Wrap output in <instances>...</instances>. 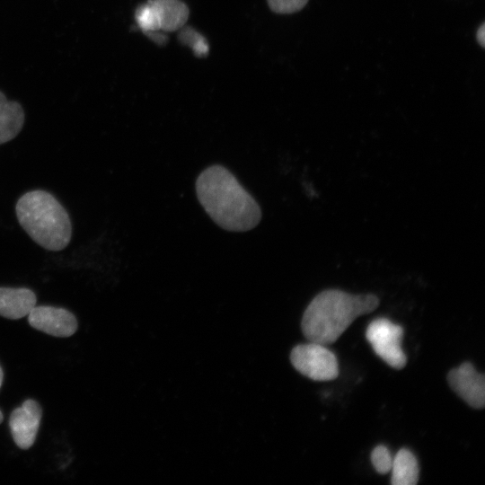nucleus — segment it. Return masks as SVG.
Segmentation results:
<instances>
[{"label":"nucleus","mask_w":485,"mask_h":485,"mask_svg":"<svg viewBox=\"0 0 485 485\" xmlns=\"http://www.w3.org/2000/svg\"><path fill=\"white\" fill-rule=\"evenodd\" d=\"M41 419L39 403L29 399L11 414L9 425L15 444L22 449H29L35 442Z\"/></svg>","instance_id":"nucleus-9"},{"label":"nucleus","mask_w":485,"mask_h":485,"mask_svg":"<svg viewBox=\"0 0 485 485\" xmlns=\"http://www.w3.org/2000/svg\"><path fill=\"white\" fill-rule=\"evenodd\" d=\"M196 192L207 215L225 230L245 232L260 221L258 203L224 166L205 169L196 181Z\"/></svg>","instance_id":"nucleus-1"},{"label":"nucleus","mask_w":485,"mask_h":485,"mask_svg":"<svg viewBox=\"0 0 485 485\" xmlns=\"http://www.w3.org/2000/svg\"><path fill=\"white\" fill-rule=\"evenodd\" d=\"M476 38L480 45L484 48L485 46V23L483 22L478 29Z\"/></svg>","instance_id":"nucleus-16"},{"label":"nucleus","mask_w":485,"mask_h":485,"mask_svg":"<svg viewBox=\"0 0 485 485\" xmlns=\"http://www.w3.org/2000/svg\"><path fill=\"white\" fill-rule=\"evenodd\" d=\"M3 377H4L3 370H2V367L0 366V387H1L2 383H3Z\"/></svg>","instance_id":"nucleus-17"},{"label":"nucleus","mask_w":485,"mask_h":485,"mask_svg":"<svg viewBox=\"0 0 485 485\" xmlns=\"http://www.w3.org/2000/svg\"><path fill=\"white\" fill-rule=\"evenodd\" d=\"M188 6L180 0H149L136 12V20L144 33L175 31L189 18Z\"/></svg>","instance_id":"nucleus-4"},{"label":"nucleus","mask_w":485,"mask_h":485,"mask_svg":"<svg viewBox=\"0 0 485 485\" xmlns=\"http://www.w3.org/2000/svg\"><path fill=\"white\" fill-rule=\"evenodd\" d=\"M451 389L469 406L482 409L485 404V375L470 362H463L447 375Z\"/></svg>","instance_id":"nucleus-7"},{"label":"nucleus","mask_w":485,"mask_h":485,"mask_svg":"<svg viewBox=\"0 0 485 485\" xmlns=\"http://www.w3.org/2000/svg\"><path fill=\"white\" fill-rule=\"evenodd\" d=\"M2 421H3V414H2V412H1V410H0V423H1Z\"/></svg>","instance_id":"nucleus-18"},{"label":"nucleus","mask_w":485,"mask_h":485,"mask_svg":"<svg viewBox=\"0 0 485 485\" xmlns=\"http://www.w3.org/2000/svg\"><path fill=\"white\" fill-rule=\"evenodd\" d=\"M28 320L34 329L55 337H69L77 330L75 315L64 308L35 305Z\"/></svg>","instance_id":"nucleus-8"},{"label":"nucleus","mask_w":485,"mask_h":485,"mask_svg":"<svg viewBox=\"0 0 485 485\" xmlns=\"http://www.w3.org/2000/svg\"><path fill=\"white\" fill-rule=\"evenodd\" d=\"M36 301L31 289L0 287V315L13 320L22 318L36 305Z\"/></svg>","instance_id":"nucleus-10"},{"label":"nucleus","mask_w":485,"mask_h":485,"mask_svg":"<svg viewBox=\"0 0 485 485\" xmlns=\"http://www.w3.org/2000/svg\"><path fill=\"white\" fill-rule=\"evenodd\" d=\"M290 360L299 373L314 381H330L339 375L338 359L326 345L312 341L297 345Z\"/></svg>","instance_id":"nucleus-5"},{"label":"nucleus","mask_w":485,"mask_h":485,"mask_svg":"<svg viewBox=\"0 0 485 485\" xmlns=\"http://www.w3.org/2000/svg\"><path fill=\"white\" fill-rule=\"evenodd\" d=\"M379 304L375 295H352L338 289L318 294L308 304L302 318V331L312 342H335L358 316L367 314Z\"/></svg>","instance_id":"nucleus-2"},{"label":"nucleus","mask_w":485,"mask_h":485,"mask_svg":"<svg viewBox=\"0 0 485 485\" xmlns=\"http://www.w3.org/2000/svg\"><path fill=\"white\" fill-rule=\"evenodd\" d=\"M15 212L24 231L44 249L57 251L68 245L72 236L69 216L49 192H26L18 199Z\"/></svg>","instance_id":"nucleus-3"},{"label":"nucleus","mask_w":485,"mask_h":485,"mask_svg":"<svg viewBox=\"0 0 485 485\" xmlns=\"http://www.w3.org/2000/svg\"><path fill=\"white\" fill-rule=\"evenodd\" d=\"M402 336V327L386 318L374 320L366 331V338L375 354L398 370L407 363V357L401 346Z\"/></svg>","instance_id":"nucleus-6"},{"label":"nucleus","mask_w":485,"mask_h":485,"mask_svg":"<svg viewBox=\"0 0 485 485\" xmlns=\"http://www.w3.org/2000/svg\"><path fill=\"white\" fill-rule=\"evenodd\" d=\"M392 485H415L419 481V468L417 458L407 448L400 449L392 463Z\"/></svg>","instance_id":"nucleus-12"},{"label":"nucleus","mask_w":485,"mask_h":485,"mask_svg":"<svg viewBox=\"0 0 485 485\" xmlns=\"http://www.w3.org/2000/svg\"><path fill=\"white\" fill-rule=\"evenodd\" d=\"M24 124V111L20 103L8 101L0 92V145L14 138Z\"/></svg>","instance_id":"nucleus-11"},{"label":"nucleus","mask_w":485,"mask_h":485,"mask_svg":"<svg viewBox=\"0 0 485 485\" xmlns=\"http://www.w3.org/2000/svg\"><path fill=\"white\" fill-rule=\"evenodd\" d=\"M371 462L378 473L384 474L391 471L392 457L385 445H379L371 453Z\"/></svg>","instance_id":"nucleus-14"},{"label":"nucleus","mask_w":485,"mask_h":485,"mask_svg":"<svg viewBox=\"0 0 485 485\" xmlns=\"http://www.w3.org/2000/svg\"><path fill=\"white\" fill-rule=\"evenodd\" d=\"M308 0H268L270 9L277 13H293L300 11Z\"/></svg>","instance_id":"nucleus-15"},{"label":"nucleus","mask_w":485,"mask_h":485,"mask_svg":"<svg viewBox=\"0 0 485 485\" xmlns=\"http://www.w3.org/2000/svg\"><path fill=\"white\" fill-rule=\"evenodd\" d=\"M180 40L190 45L198 57H204L208 52V45L205 39L191 28H185L180 33Z\"/></svg>","instance_id":"nucleus-13"}]
</instances>
